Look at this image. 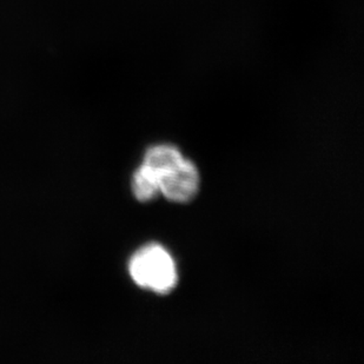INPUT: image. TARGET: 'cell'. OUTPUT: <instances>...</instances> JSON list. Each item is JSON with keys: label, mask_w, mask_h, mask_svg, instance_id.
Listing matches in <instances>:
<instances>
[{"label": "cell", "mask_w": 364, "mask_h": 364, "mask_svg": "<svg viewBox=\"0 0 364 364\" xmlns=\"http://www.w3.org/2000/svg\"><path fill=\"white\" fill-rule=\"evenodd\" d=\"M161 193L168 200L186 203L196 196L200 188V173L196 165L184 159L171 171L159 176Z\"/></svg>", "instance_id": "cell-2"}, {"label": "cell", "mask_w": 364, "mask_h": 364, "mask_svg": "<svg viewBox=\"0 0 364 364\" xmlns=\"http://www.w3.org/2000/svg\"><path fill=\"white\" fill-rule=\"evenodd\" d=\"M184 161L178 149L171 145H157L149 149L145 154L144 163L159 176L171 171Z\"/></svg>", "instance_id": "cell-3"}, {"label": "cell", "mask_w": 364, "mask_h": 364, "mask_svg": "<svg viewBox=\"0 0 364 364\" xmlns=\"http://www.w3.org/2000/svg\"><path fill=\"white\" fill-rule=\"evenodd\" d=\"M132 191L134 197L141 202L154 200L156 196H159V193H161L159 176L146 165H141V168L134 172Z\"/></svg>", "instance_id": "cell-4"}, {"label": "cell", "mask_w": 364, "mask_h": 364, "mask_svg": "<svg viewBox=\"0 0 364 364\" xmlns=\"http://www.w3.org/2000/svg\"><path fill=\"white\" fill-rule=\"evenodd\" d=\"M129 272L141 288L168 294L177 284V270L171 256L159 244H149L131 257Z\"/></svg>", "instance_id": "cell-1"}]
</instances>
